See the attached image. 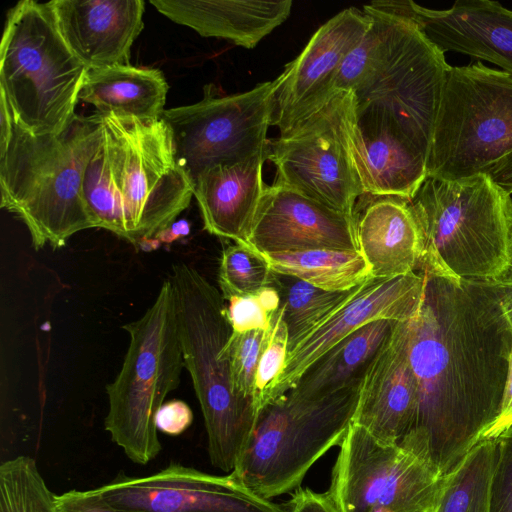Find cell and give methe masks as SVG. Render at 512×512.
Wrapping results in <instances>:
<instances>
[{"label":"cell","mask_w":512,"mask_h":512,"mask_svg":"<svg viewBox=\"0 0 512 512\" xmlns=\"http://www.w3.org/2000/svg\"><path fill=\"white\" fill-rule=\"evenodd\" d=\"M419 269L425 293L408 321L419 401L413 424L398 445L445 476L499 415L512 321L494 282Z\"/></svg>","instance_id":"obj_1"},{"label":"cell","mask_w":512,"mask_h":512,"mask_svg":"<svg viewBox=\"0 0 512 512\" xmlns=\"http://www.w3.org/2000/svg\"><path fill=\"white\" fill-rule=\"evenodd\" d=\"M101 121L84 174V200L96 228L138 245L175 222L194 196L193 185L176 160L162 118L108 113Z\"/></svg>","instance_id":"obj_2"},{"label":"cell","mask_w":512,"mask_h":512,"mask_svg":"<svg viewBox=\"0 0 512 512\" xmlns=\"http://www.w3.org/2000/svg\"><path fill=\"white\" fill-rule=\"evenodd\" d=\"M101 126L98 112L76 114L61 133L34 135L13 119L0 145V206L24 222L36 250L61 248L74 234L96 228L83 180Z\"/></svg>","instance_id":"obj_3"},{"label":"cell","mask_w":512,"mask_h":512,"mask_svg":"<svg viewBox=\"0 0 512 512\" xmlns=\"http://www.w3.org/2000/svg\"><path fill=\"white\" fill-rule=\"evenodd\" d=\"M409 202L421 238L419 268L485 283L507 274L512 265V196L488 174L457 180L427 177Z\"/></svg>","instance_id":"obj_4"},{"label":"cell","mask_w":512,"mask_h":512,"mask_svg":"<svg viewBox=\"0 0 512 512\" xmlns=\"http://www.w3.org/2000/svg\"><path fill=\"white\" fill-rule=\"evenodd\" d=\"M179 336L184 360L200 404L211 464L231 473L254 427L252 400L234 391L225 345L232 334L224 298L195 268L173 265Z\"/></svg>","instance_id":"obj_5"},{"label":"cell","mask_w":512,"mask_h":512,"mask_svg":"<svg viewBox=\"0 0 512 512\" xmlns=\"http://www.w3.org/2000/svg\"><path fill=\"white\" fill-rule=\"evenodd\" d=\"M361 384L315 397L286 392L271 400L258 412L231 473L267 500L296 489L310 468L342 443L353 423Z\"/></svg>","instance_id":"obj_6"},{"label":"cell","mask_w":512,"mask_h":512,"mask_svg":"<svg viewBox=\"0 0 512 512\" xmlns=\"http://www.w3.org/2000/svg\"><path fill=\"white\" fill-rule=\"evenodd\" d=\"M87 67L72 53L47 3L22 0L7 14L0 45V96L34 135L59 134L76 115Z\"/></svg>","instance_id":"obj_7"},{"label":"cell","mask_w":512,"mask_h":512,"mask_svg":"<svg viewBox=\"0 0 512 512\" xmlns=\"http://www.w3.org/2000/svg\"><path fill=\"white\" fill-rule=\"evenodd\" d=\"M123 329L130 342L118 375L106 386L104 427L132 462L145 465L161 450L155 417L184 368L170 278L144 315Z\"/></svg>","instance_id":"obj_8"},{"label":"cell","mask_w":512,"mask_h":512,"mask_svg":"<svg viewBox=\"0 0 512 512\" xmlns=\"http://www.w3.org/2000/svg\"><path fill=\"white\" fill-rule=\"evenodd\" d=\"M512 153V75L477 61L451 66L442 89L427 177L487 174Z\"/></svg>","instance_id":"obj_9"},{"label":"cell","mask_w":512,"mask_h":512,"mask_svg":"<svg viewBox=\"0 0 512 512\" xmlns=\"http://www.w3.org/2000/svg\"><path fill=\"white\" fill-rule=\"evenodd\" d=\"M378 40L367 72L352 90L355 107L390 116L426 157L450 65L411 20L364 7Z\"/></svg>","instance_id":"obj_10"},{"label":"cell","mask_w":512,"mask_h":512,"mask_svg":"<svg viewBox=\"0 0 512 512\" xmlns=\"http://www.w3.org/2000/svg\"><path fill=\"white\" fill-rule=\"evenodd\" d=\"M354 123L353 92L338 91L295 130L269 139L267 160L277 169L274 183L354 216L364 194L354 155Z\"/></svg>","instance_id":"obj_11"},{"label":"cell","mask_w":512,"mask_h":512,"mask_svg":"<svg viewBox=\"0 0 512 512\" xmlns=\"http://www.w3.org/2000/svg\"><path fill=\"white\" fill-rule=\"evenodd\" d=\"M282 73L272 81L237 94L217 96L205 88L194 104L165 109L178 164L190 181L218 165L235 164L267 152L276 91Z\"/></svg>","instance_id":"obj_12"},{"label":"cell","mask_w":512,"mask_h":512,"mask_svg":"<svg viewBox=\"0 0 512 512\" xmlns=\"http://www.w3.org/2000/svg\"><path fill=\"white\" fill-rule=\"evenodd\" d=\"M443 476L352 423L326 492L338 512H432Z\"/></svg>","instance_id":"obj_13"},{"label":"cell","mask_w":512,"mask_h":512,"mask_svg":"<svg viewBox=\"0 0 512 512\" xmlns=\"http://www.w3.org/2000/svg\"><path fill=\"white\" fill-rule=\"evenodd\" d=\"M96 489L120 512H288L232 473L213 475L178 463L145 477L121 473Z\"/></svg>","instance_id":"obj_14"},{"label":"cell","mask_w":512,"mask_h":512,"mask_svg":"<svg viewBox=\"0 0 512 512\" xmlns=\"http://www.w3.org/2000/svg\"><path fill=\"white\" fill-rule=\"evenodd\" d=\"M425 285L420 269L394 278L371 276L363 282L348 301L288 351L272 400L292 389L320 357L362 326L376 320L412 319L422 304Z\"/></svg>","instance_id":"obj_15"},{"label":"cell","mask_w":512,"mask_h":512,"mask_svg":"<svg viewBox=\"0 0 512 512\" xmlns=\"http://www.w3.org/2000/svg\"><path fill=\"white\" fill-rule=\"evenodd\" d=\"M370 15L355 7L342 10L323 24L303 51L288 63L275 94L271 126L289 134L324 107L347 53L371 25Z\"/></svg>","instance_id":"obj_16"},{"label":"cell","mask_w":512,"mask_h":512,"mask_svg":"<svg viewBox=\"0 0 512 512\" xmlns=\"http://www.w3.org/2000/svg\"><path fill=\"white\" fill-rule=\"evenodd\" d=\"M373 10L414 22L443 53L488 61L512 75V10L491 0H459L445 10L410 0L373 1Z\"/></svg>","instance_id":"obj_17"},{"label":"cell","mask_w":512,"mask_h":512,"mask_svg":"<svg viewBox=\"0 0 512 512\" xmlns=\"http://www.w3.org/2000/svg\"><path fill=\"white\" fill-rule=\"evenodd\" d=\"M249 246L261 254L313 249L360 251L355 216L278 183L266 185Z\"/></svg>","instance_id":"obj_18"},{"label":"cell","mask_w":512,"mask_h":512,"mask_svg":"<svg viewBox=\"0 0 512 512\" xmlns=\"http://www.w3.org/2000/svg\"><path fill=\"white\" fill-rule=\"evenodd\" d=\"M408 321L394 323L367 368L353 419L377 439L397 445L411 428L419 401L418 382L409 359Z\"/></svg>","instance_id":"obj_19"},{"label":"cell","mask_w":512,"mask_h":512,"mask_svg":"<svg viewBox=\"0 0 512 512\" xmlns=\"http://www.w3.org/2000/svg\"><path fill=\"white\" fill-rule=\"evenodd\" d=\"M47 5L72 53L88 68L128 65L144 28L142 0H52Z\"/></svg>","instance_id":"obj_20"},{"label":"cell","mask_w":512,"mask_h":512,"mask_svg":"<svg viewBox=\"0 0 512 512\" xmlns=\"http://www.w3.org/2000/svg\"><path fill=\"white\" fill-rule=\"evenodd\" d=\"M353 147L364 194L410 200L427 178L426 157L379 110L355 107Z\"/></svg>","instance_id":"obj_21"},{"label":"cell","mask_w":512,"mask_h":512,"mask_svg":"<svg viewBox=\"0 0 512 512\" xmlns=\"http://www.w3.org/2000/svg\"><path fill=\"white\" fill-rule=\"evenodd\" d=\"M267 152L235 164L203 171L193 181L204 229L212 235L249 246L253 222L266 185Z\"/></svg>","instance_id":"obj_22"},{"label":"cell","mask_w":512,"mask_h":512,"mask_svg":"<svg viewBox=\"0 0 512 512\" xmlns=\"http://www.w3.org/2000/svg\"><path fill=\"white\" fill-rule=\"evenodd\" d=\"M354 216L360 252L371 276L394 278L418 270L422 247L409 199L361 195Z\"/></svg>","instance_id":"obj_23"},{"label":"cell","mask_w":512,"mask_h":512,"mask_svg":"<svg viewBox=\"0 0 512 512\" xmlns=\"http://www.w3.org/2000/svg\"><path fill=\"white\" fill-rule=\"evenodd\" d=\"M157 11L201 36L251 49L290 15L291 0H151Z\"/></svg>","instance_id":"obj_24"},{"label":"cell","mask_w":512,"mask_h":512,"mask_svg":"<svg viewBox=\"0 0 512 512\" xmlns=\"http://www.w3.org/2000/svg\"><path fill=\"white\" fill-rule=\"evenodd\" d=\"M168 88L159 69L114 65L87 69L79 100L101 114L157 120L165 110Z\"/></svg>","instance_id":"obj_25"},{"label":"cell","mask_w":512,"mask_h":512,"mask_svg":"<svg viewBox=\"0 0 512 512\" xmlns=\"http://www.w3.org/2000/svg\"><path fill=\"white\" fill-rule=\"evenodd\" d=\"M395 322L376 320L351 333L320 357L288 392L315 397L361 382Z\"/></svg>","instance_id":"obj_26"},{"label":"cell","mask_w":512,"mask_h":512,"mask_svg":"<svg viewBox=\"0 0 512 512\" xmlns=\"http://www.w3.org/2000/svg\"><path fill=\"white\" fill-rule=\"evenodd\" d=\"M262 255L274 273L327 291H347L371 277V268L360 251L313 249Z\"/></svg>","instance_id":"obj_27"},{"label":"cell","mask_w":512,"mask_h":512,"mask_svg":"<svg viewBox=\"0 0 512 512\" xmlns=\"http://www.w3.org/2000/svg\"><path fill=\"white\" fill-rule=\"evenodd\" d=\"M496 441H479L443 476L432 512H489Z\"/></svg>","instance_id":"obj_28"},{"label":"cell","mask_w":512,"mask_h":512,"mask_svg":"<svg viewBox=\"0 0 512 512\" xmlns=\"http://www.w3.org/2000/svg\"><path fill=\"white\" fill-rule=\"evenodd\" d=\"M272 285L280 293L289 351L298 340L348 301L361 284L347 291H327L296 277L275 273Z\"/></svg>","instance_id":"obj_29"},{"label":"cell","mask_w":512,"mask_h":512,"mask_svg":"<svg viewBox=\"0 0 512 512\" xmlns=\"http://www.w3.org/2000/svg\"><path fill=\"white\" fill-rule=\"evenodd\" d=\"M0 512H56L55 494L32 457L21 455L1 464Z\"/></svg>","instance_id":"obj_30"},{"label":"cell","mask_w":512,"mask_h":512,"mask_svg":"<svg viewBox=\"0 0 512 512\" xmlns=\"http://www.w3.org/2000/svg\"><path fill=\"white\" fill-rule=\"evenodd\" d=\"M274 272L265 257L244 244L235 243L222 252L219 286L224 300L254 294L271 286Z\"/></svg>","instance_id":"obj_31"},{"label":"cell","mask_w":512,"mask_h":512,"mask_svg":"<svg viewBox=\"0 0 512 512\" xmlns=\"http://www.w3.org/2000/svg\"><path fill=\"white\" fill-rule=\"evenodd\" d=\"M270 332L271 329L246 332L232 330L225 345L234 391L244 399L253 401L256 372Z\"/></svg>","instance_id":"obj_32"},{"label":"cell","mask_w":512,"mask_h":512,"mask_svg":"<svg viewBox=\"0 0 512 512\" xmlns=\"http://www.w3.org/2000/svg\"><path fill=\"white\" fill-rule=\"evenodd\" d=\"M288 329L281 309L276 312L268 343L261 355L255 378L253 403L258 412L272 400L288 354Z\"/></svg>","instance_id":"obj_33"},{"label":"cell","mask_w":512,"mask_h":512,"mask_svg":"<svg viewBox=\"0 0 512 512\" xmlns=\"http://www.w3.org/2000/svg\"><path fill=\"white\" fill-rule=\"evenodd\" d=\"M280 305V293L271 285L251 295L230 298L226 313L234 332L270 330Z\"/></svg>","instance_id":"obj_34"},{"label":"cell","mask_w":512,"mask_h":512,"mask_svg":"<svg viewBox=\"0 0 512 512\" xmlns=\"http://www.w3.org/2000/svg\"><path fill=\"white\" fill-rule=\"evenodd\" d=\"M489 512H512V426L496 439Z\"/></svg>","instance_id":"obj_35"},{"label":"cell","mask_w":512,"mask_h":512,"mask_svg":"<svg viewBox=\"0 0 512 512\" xmlns=\"http://www.w3.org/2000/svg\"><path fill=\"white\" fill-rule=\"evenodd\" d=\"M371 19L369 29L343 59L334 81V93L352 91L367 72L378 40L377 25Z\"/></svg>","instance_id":"obj_36"},{"label":"cell","mask_w":512,"mask_h":512,"mask_svg":"<svg viewBox=\"0 0 512 512\" xmlns=\"http://www.w3.org/2000/svg\"><path fill=\"white\" fill-rule=\"evenodd\" d=\"M56 512H120L110 506L98 490H70L55 495Z\"/></svg>","instance_id":"obj_37"},{"label":"cell","mask_w":512,"mask_h":512,"mask_svg":"<svg viewBox=\"0 0 512 512\" xmlns=\"http://www.w3.org/2000/svg\"><path fill=\"white\" fill-rule=\"evenodd\" d=\"M193 422V412L189 405L178 399H173L158 410L155 424L158 431L170 436H177L186 431Z\"/></svg>","instance_id":"obj_38"},{"label":"cell","mask_w":512,"mask_h":512,"mask_svg":"<svg viewBox=\"0 0 512 512\" xmlns=\"http://www.w3.org/2000/svg\"><path fill=\"white\" fill-rule=\"evenodd\" d=\"M288 512H338L328 494L298 489L290 501Z\"/></svg>","instance_id":"obj_39"},{"label":"cell","mask_w":512,"mask_h":512,"mask_svg":"<svg viewBox=\"0 0 512 512\" xmlns=\"http://www.w3.org/2000/svg\"><path fill=\"white\" fill-rule=\"evenodd\" d=\"M512 426V348L509 356V367L498 417L484 432L481 440L496 439L501 433Z\"/></svg>","instance_id":"obj_40"},{"label":"cell","mask_w":512,"mask_h":512,"mask_svg":"<svg viewBox=\"0 0 512 512\" xmlns=\"http://www.w3.org/2000/svg\"><path fill=\"white\" fill-rule=\"evenodd\" d=\"M487 174L512 195V153L499 161Z\"/></svg>","instance_id":"obj_41"},{"label":"cell","mask_w":512,"mask_h":512,"mask_svg":"<svg viewBox=\"0 0 512 512\" xmlns=\"http://www.w3.org/2000/svg\"><path fill=\"white\" fill-rule=\"evenodd\" d=\"M190 232V224L187 220L181 219L173 222L167 228L158 232L154 238L160 243H172L173 241L188 235Z\"/></svg>","instance_id":"obj_42"},{"label":"cell","mask_w":512,"mask_h":512,"mask_svg":"<svg viewBox=\"0 0 512 512\" xmlns=\"http://www.w3.org/2000/svg\"><path fill=\"white\" fill-rule=\"evenodd\" d=\"M503 307L512 321V265L507 274L498 282H494Z\"/></svg>","instance_id":"obj_43"}]
</instances>
